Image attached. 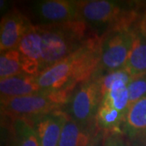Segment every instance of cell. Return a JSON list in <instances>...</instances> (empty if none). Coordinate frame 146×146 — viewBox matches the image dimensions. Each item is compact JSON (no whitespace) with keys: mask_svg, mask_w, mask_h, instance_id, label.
Instances as JSON below:
<instances>
[{"mask_svg":"<svg viewBox=\"0 0 146 146\" xmlns=\"http://www.w3.org/2000/svg\"><path fill=\"white\" fill-rule=\"evenodd\" d=\"M100 43L101 36L94 34L76 51L36 76L42 90L73 92L91 78L99 64Z\"/></svg>","mask_w":146,"mask_h":146,"instance_id":"6da1fadb","label":"cell"},{"mask_svg":"<svg viewBox=\"0 0 146 146\" xmlns=\"http://www.w3.org/2000/svg\"><path fill=\"white\" fill-rule=\"evenodd\" d=\"M36 25L42 36L41 73L76 51L89 37L97 34L82 21Z\"/></svg>","mask_w":146,"mask_h":146,"instance_id":"7a4b0ae2","label":"cell"},{"mask_svg":"<svg viewBox=\"0 0 146 146\" xmlns=\"http://www.w3.org/2000/svg\"><path fill=\"white\" fill-rule=\"evenodd\" d=\"M78 2L80 20L100 36L116 28L137 25L141 20L138 4L135 2L112 0Z\"/></svg>","mask_w":146,"mask_h":146,"instance_id":"3957f363","label":"cell"},{"mask_svg":"<svg viewBox=\"0 0 146 146\" xmlns=\"http://www.w3.org/2000/svg\"><path fill=\"white\" fill-rule=\"evenodd\" d=\"M72 92L46 91L16 98H1V113L8 119L31 121L54 110L63 109Z\"/></svg>","mask_w":146,"mask_h":146,"instance_id":"277c9868","label":"cell"},{"mask_svg":"<svg viewBox=\"0 0 146 146\" xmlns=\"http://www.w3.org/2000/svg\"><path fill=\"white\" fill-rule=\"evenodd\" d=\"M136 29L137 25L119 27L101 36L99 64L94 76H102L124 68Z\"/></svg>","mask_w":146,"mask_h":146,"instance_id":"5b68a950","label":"cell"},{"mask_svg":"<svg viewBox=\"0 0 146 146\" xmlns=\"http://www.w3.org/2000/svg\"><path fill=\"white\" fill-rule=\"evenodd\" d=\"M102 99L99 78L92 76L78 84L63 110L68 117L83 126L96 123V115Z\"/></svg>","mask_w":146,"mask_h":146,"instance_id":"8992f818","label":"cell"},{"mask_svg":"<svg viewBox=\"0 0 146 146\" xmlns=\"http://www.w3.org/2000/svg\"><path fill=\"white\" fill-rule=\"evenodd\" d=\"M96 77L99 78L102 87V102L117 110L126 119L130 107L127 86L132 76L126 69L122 68Z\"/></svg>","mask_w":146,"mask_h":146,"instance_id":"52a82bcc","label":"cell"},{"mask_svg":"<svg viewBox=\"0 0 146 146\" xmlns=\"http://www.w3.org/2000/svg\"><path fill=\"white\" fill-rule=\"evenodd\" d=\"M36 25H54L80 20L79 2L73 0H42L31 7Z\"/></svg>","mask_w":146,"mask_h":146,"instance_id":"ba28073f","label":"cell"},{"mask_svg":"<svg viewBox=\"0 0 146 146\" xmlns=\"http://www.w3.org/2000/svg\"><path fill=\"white\" fill-rule=\"evenodd\" d=\"M29 19L17 9L9 10L0 24V51L16 49L24 35L31 28Z\"/></svg>","mask_w":146,"mask_h":146,"instance_id":"9c48e42d","label":"cell"},{"mask_svg":"<svg viewBox=\"0 0 146 146\" xmlns=\"http://www.w3.org/2000/svg\"><path fill=\"white\" fill-rule=\"evenodd\" d=\"M68 119L66 111L61 109L29 121L35 131L39 146H58L63 126Z\"/></svg>","mask_w":146,"mask_h":146,"instance_id":"30bf717a","label":"cell"},{"mask_svg":"<svg viewBox=\"0 0 146 146\" xmlns=\"http://www.w3.org/2000/svg\"><path fill=\"white\" fill-rule=\"evenodd\" d=\"M20 53L23 72L31 76L41 73L42 63V36L36 25L24 35L16 48Z\"/></svg>","mask_w":146,"mask_h":146,"instance_id":"8fae6325","label":"cell"},{"mask_svg":"<svg viewBox=\"0 0 146 146\" xmlns=\"http://www.w3.org/2000/svg\"><path fill=\"white\" fill-rule=\"evenodd\" d=\"M103 132L97 123L83 126L68 117L63 126L58 146H98L100 141L104 139Z\"/></svg>","mask_w":146,"mask_h":146,"instance_id":"7c38bea8","label":"cell"},{"mask_svg":"<svg viewBox=\"0 0 146 146\" xmlns=\"http://www.w3.org/2000/svg\"><path fill=\"white\" fill-rule=\"evenodd\" d=\"M42 91L37 76L26 73L0 80L1 98H16L36 94Z\"/></svg>","mask_w":146,"mask_h":146,"instance_id":"4fadbf2b","label":"cell"},{"mask_svg":"<svg viewBox=\"0 0 146 146\" xmlns=\"http://www.w3.org/2000/svg\"><path fill=\"white\" fill-rule=\"evenodd\" d=\"M5 146H39L31 123L23 119H9Z\"/></svg>","mask_w":146,"mask_h":146,"instance_id":"5bb4252c","label":"cell"},{"mask_svg":"<svg viewBox=\"0 0 146 146\" xmlns=\"http://www.w3.org/2000/svg\"><path fill=\"white\" fill-rule=\"evenodd\" d=\"M123 68L132 77L146 75V37L140 32L138 27Z\"/></svg>","mask_w":146,"mask_h":146,"instance_id":"9a60e30c","label":"cell"},{"mask_svg":"<svg viewBox=\"0 0 146 146\" xmlns=\"http://www.w3.org/2000/svg\"><path fill=\"white\" fill-rule=\"evenodd\" d=\"M146 131V97L133 104L128 110L122 133L126 136Z\"/></svg>","mask_w":146,"mask_h":146,"instance_id":"2e32d148","label":"cell"},{"mask_svg":"<svg viewBox=\"0 0 146 146\" xmlns=\"http://www.w3.org/2000/svg\"><path fill=\"white\" fill-rule=\"evenodd\" d=\"M23 72L21 55L17 49H12L1 53L0 56V78L5 79L20 75Z\"/></svg>","mask_w":146,"mask_h":146,"instance_id":"e0dca14e","label":"cell"},{"mask_svg":"<svg viewBox=\"0 0 146 146\" xmlns=\"http://www.w3.org/2000/svg\"><path fill=\"white\" fill-rule=\"evenodd\" d=\"M129 94V106L146 97V75L132 77L127 86ZM129 107V108H130Z\"/></svg>","mask_w":146,"mask_h":146,"instance_id":"ac0fdd59","label":"cell"},{"mask_svg":"<svg viewBox=\"0 0 146 146\" xmlns=\"http://www.w3.org/2000/svg\"><path fill=\"white\" fill-rule=\"evenodd\" d=\"M102 146H131V145L123 133H106Z\"/></svg>","mask_w":146,"mask_h":146,"instance_id":"d6986e66","label":"cell"},{"mask_svg":"<svg viewBox=\"0 0 146 146\" xmlns=\"http://www.w3.org/2000/svg\"><path fill=\"white\" fill-rule=\"evenodd\" d=\"M131 146H146V131L126 137Z\"/></svg>","mask_w":146,"mask_h":146,"instance_id":"ffe728a7","label":"cell"},{"mask_svg":"<svg viewBox=\"0 0 146 146\" xmlns=\"http://www.w3.org/2000/svg\"><path fill=\"white\" fill-rule=\"evenodd\" d=\"M137 27L141 33L146 37V10L144 14L141 15V20L138 22Z\"/></svg>","mask_w":146,"mask_h":146,"instance_id":"44dd1931","label":"cell"}]
</instances>
